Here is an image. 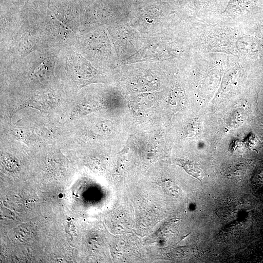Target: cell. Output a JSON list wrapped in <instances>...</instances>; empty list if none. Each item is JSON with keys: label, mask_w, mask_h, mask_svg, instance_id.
<instances>
[{"label": "cell", "mask_w": 263, "mask_h": 263, "mask_svg": "<svg viewBox=\"0 0 263 263\" xmlns=\"http://www.w3.org/2000/svg\"><path fill=\"white\" fill-rule=\"evenodd\" d=\"M256 0H229L223 12L225 15L237 16L249 9Z\"/></svg>", "instance_id": "1"}, {"label": "cell", "mask_w": 263, "mask_h": 263, "mask_svg": "<svg viewBox=\"0 0 263 263\" xmlns=\"http://www.w3.org/2000/svg\"><path fill=\"white\" fill-rule=\"evenodd\" d=\"M237 47L241 52L249 56L258 55L260 49L258 42L252 37H243L238 40Z\"/></svg>", "instance_id": "2"}, {"label": "cell", "mask_w": 263, "mask_h": 263, "mask_svg": "<svg viewBox=\"0 0 263 263\" xmlns=\"http://www.w3.org/2000/svg\"><path fill=\"white\" fill-rule=\"evenodd\" d=\"M181 164L182 166L188 173L201 181L203 177V172L196 165L188 162H182Z\"/></svg>", "instance_id": "3"}, {"label": "cell", "mask_w": 263, "mask_h": 263, "mask_svg": "<svg viewBox=\"0 0 263 263\" xmlns=\"http://www.w3.org/2000/svg\"><path fill=\"white\" fill-rule=\"evenodd\" d=\"M165 189L170 194L173 196L178 194L179 188L173 183L171 182H166L164 184Z\"/></svg>", "instance_id": "4"}]
</instances>
